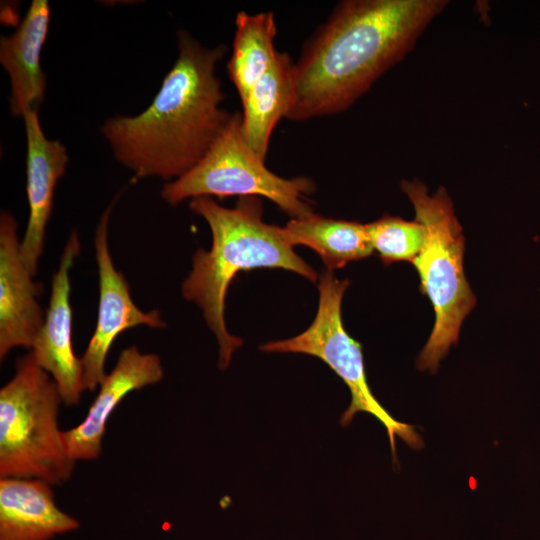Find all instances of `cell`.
Here are the masks:
<instances>
[{
	"label": "cell",
	"instance_id": "obj_13",
	"mask_svg": "<svg viewBox=\"0 0 540 540\" xmlns=\"http://www.w3.org/2000/svg\"><path fill=\"white\" fill-rule=\"evenodd\" d=\"M51 10L48 1L33 0L18 28L0 38V63L10 80V113L23 118L37 110L46 91V76L41 68Z\"/></svg>",
	"mask_w": 540,
	"mask_h": 540
},
{
	"label": "cell",
	"instance_id": "obj_7",
	"mask_svg": "<svg viewBox=\"0 0 540 540\" xmlns=\"http://www.w3.org/2000/svg\"><path fill=\"white\" fill-rule=\"evenodd\" d=\"M348 280L337 279L332 271L323 272L319 278V302L311 325L301 334L260 346L264 352L303 353L322 360L347 385L351 402L343 412L340 423H351L358 412H366L386 428L393 458H396L395 437L409 447L420 449L423 440L413 425L396 420L373 395L366 376L361 344L346 331L341 314L344 292Z\"/></svg>",
	"mask_w": 540,
	"mask_h": 540
},
{
	"label": "cell",
	"instance_id": "obj_2",
	"mask_svg": "<svg viewBox=\"0 0 540 540\" xmlns=\"http://www.w3.org/2000/svg\"><path fill=\"white\" fill-rule=\"evenodd\" d=\"M177 40L176 61L150 105L134 116L110 117L100 128L115 159L135 178L183 176L231 116L221 106L225 96L216 75L226 46L205 47L186 31H179Z\"/></svg>",
	"mask_w": 540,
	"mask_h": 540
},
{
	"label": "cell",
	"instance_id": "obj_12",
	"mask_svg": "<svg viewBox=\"0 0 540 540\" xmlns=\"http://www.w3.org/2000/svg\"><path fill=\"white\" fill-rule=\"evenodd\" d=\"M22 119L27 144L26 192L29 216L20 241V253L26 267L35 277L53 209L55 188L65 173L69 156L60 141L45 136L37 110L26 112Z\"/></svg>",
	"mask_w": 540,
	"mask_h": 540
},
{
	"label": "cell",
	"instance_id": "obj_17",
	"mask_svg": "<svg viewBox=\"0 0 540 540\" xmlns=\"http://www.w3.org/2000/svg\"><path fill=\"white\" fill-rule=\"evenodd\" d=\"M276 32L272 12L250 14L241 11L236 15L235 35L232 53L227 62V72L241 102L276 58Z\"/></svg>",
	"mask_w": 540,
	"mask_h": 540
},
{
	"label": "cell",
	"instance_id": "obj_1",
	"mask_svg": "<svg viewBox=\"0 0 540 540\" xmlns=\"http://www.w3.org/2000/svg\"><path fill=\"white\" fill-rule=\"evenodd\" d=\"M447 0H345L294 62L286 118L303 121L345 111L400 62Z\"/></svg>",
	"mask_w": 540,
	"mask_h": 540
},
{
	"label": "cell",
	"instance_id": "obj_4",
	"mask_svg": "<svg viewBox=\"0 0 540 540\" xmlns=\"http://www.w3.org/2000/svg\"><path fill=\"white\" fill-rule=\"evenodd\" d=\"M401 189L413 205L415 219L425 229L424 243L412 263L420 277V291L435 312V323L417 367L436 373L450 347L457 344L461 325L476 304L464 273L465 239L444 187L430 195L423 182L413 179L403 180Z\"/></svg>",
	"mask_w": 540,
	"mask_h": 540
},
{
	"label": "cell",
	"instance_id": "obj_6",
	"mask_svg": "<svg viewBox=\"0 0 540 540\" xmlns=\"http://www.w3.org/2000/svg\"><path fill=\"white\" fill-rule=\"evenodd\" d=\"M315 185L305 177L282 178L266 165L245 143L241 113L234 112L212 147L191 170L167 182L161 197L175 206L197 197L256 196L274 202L291 218L313 213L306 195Z\"/></svg>",
	"mask_w": 540,
	"mask_h": 540
},
{
	"label": "cell",
	"instance_id": "obj_15",
	"mask_svg": "<svg viewBox=\"0 0 540 540\" xmlns=\"http://www.w3.org/2000/svg\"><path fill=\"white\" fill-rule=\"evenodd\" d=\"M294 89V62L286 52H277L269 70L241 102V130L247 146L265 160L271 135L286 117Z\"/></svg>",
	"mask_w": 540,
	"mask_h": 540
},
{
	"label": "cell",
	"instance_id": "obj_16",
	"mask_svg": "<svg viewBox=\"0 0 540 540\" xmlns=\"http://www.w3.org/2000/svg\"><path fill=\"white\" fill-rule=\"evenodd\" d=\"M283 231L292 246L303 245L314 250L327 270L344 267L372 254L368 224L327 218L314 212L292 218Z\"/></svg>",
	"mask_w": 540,
	"mask_h": 540
},
{
	"label": "cell",
	"instance_id": "obj_3",
	"mask_svg": "<svg viewBox=\"0 0 540 540\" xmlns=\"http://www.w3.org/2000/svg\"><path fill=\"white\" fill-rule=\"evenodd\" d=\"M190 209L209 225L210 250L198 249L192 269L183 281V297L195 303L216 336L218 366L226 369L243 340L231 335L224 319L225 297L230 284L241 271L281 268L316 282L318 274L293 250L283 227L263 220L259 197H240L234 208L219 205L212 197L190 200Z\"/></svg>",
	"mask_w": 540,
	"mask_h": 540
},
{
	"label": "cell",
	"instance_id": "obj_14",
	"mask_svg": "<svg viewBox=\"0 0 540 540\" xmlns=\"http://www.w3.org/2000/svg\"><path fill=\"white\" fill-rule=\"evenodd\" d=\"M51 484L33 478H0V540H51L80 522L56 504Z\"/></svg>",
	"mask_w": 540,
	"mask_h": 540
},
{
	"label": "cell",
	"instance_id": "obj_18",
	"mask_svg": "<svg viewBox=\"0 0 540 540\" xmlns=\"http://www.w3.org/2000/svg\"><path fill=\"white\" fill-rule=\"evenodd\" d=\"M373 250L384 264L413 262L425 239V229L416 219L404 220L385 214L368 223Z\"/></svg>",
	"mask_w": 540,
	"mask_h": 540
},
{
	"label": "cell",
	"instance_id": "obj_11",
	"mask_svg": "<svg viewBox=\"0 0 540 540\" xmlns=\"http://www.w3.org/2000/svg\"><path fill=\"white\" fill-rule=\"evenodd\" d=\"M163 377L164 369L158 355L142 353L136 346L123 349L100 384L84 420L62 431L67 454L75 462L99 458L107 423L120 402L129 393L156 384Z\"/></svg>",
	"mask_w": 540,
	"mask_h": 540
},
{
	"label": "cell",
	"instance_id": "obj_8",
	"mask_svg": "<svg viewBox=\"0 0 540 540\" xmlns=\"http://www.w3.org/2000/svg\"><path fill=\"white\" fill-rule=\"evenodd\" d=\"M114 201L102 213L94 235L98 267L99 302L95 330L80 358L85 391H95L106 376L105 363L116 338L125 330L147 326L163 328L158 310L142 311L133 301L125 276L118 271L109 250L108 227Z\"/></svg>",
	"mask_w": 540,
	"mask_h": 540
},
{
	"label": "cell",
	"instance_id": "obj_9",
	"mask_svg": "<svg viewBox=\"0 0 540 540\" xmlns=\"http://www.w3.org/2000/svg\"><path fill=\"white\" fill-rule=\"evenodd\" d=\"M80 253V239L73 230L63 249L59 266L51 281L49 305L31 354L37 364L55 381L62 402L75 406L85 391L81 361L72 346V308L70 270Z\"/></svg>",
	"mask_w": 540,
	"mask_h": 540
},
{
	"label": "cell",
	"instance_id": "obj_5",
	"mask_svg": "<svg viewBox=\"0 0 540 540\" xmlns=\"http://www.w3.org/2000/svg\"><path fill=\"white\" fill-rule=\"evenodd\" d=\"M63 403L53 378L31 352L20 357L0 389V478L67 482L76 462L67 454L58 417Z\"/></svg>",
	"mask_w": 540,
	"mask_h": 540
},
{
	"label": "cell",
	"instance_id": "obj_10",
	"mask_svg": "<svg viewBox=\"0 0 540 540\" xmlns=\"http://www.w3.org/2000/svg\"><path fill=\"white\" fill-rule=\"evenodd\" d=\"M26 267L20 253L17 223L8 211L0 215V359L17 347L31 349L45 314L37 297L40 283Z\"/></svg>",
	"mask_w": 540,
	"mask_h": 540
}]
</instances>
